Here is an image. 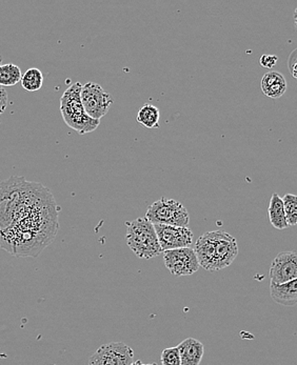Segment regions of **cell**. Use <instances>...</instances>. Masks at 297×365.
Listing matches in <instances>:
<instances>
[{"mask_svg": "<svg viewBox=\"0 0 297 365\" xmlns=\"http://www.w3.org/2000/svg\"><path fill=\"white\" fill-rule=\"evenodd\" d=\"M59 207L41 183L12 176L0 183V247L17 257H37L59 232Z\"/></svg>", "mask_w": 297, "mask_h": 365, "instance_id": "6da1fadb", "label": "cell"}, {"mask_svg": "<svg viewBox=\"0 0 297 365\" xmlns=\"http://www.w3.org/2000/svg\"><path fill=\"white\" fill-rule=\"evenodd\" d=\"M199 267L209 272H218L230 267L238 255L236 239L224 231L205 233L194 249Z\"/></svg>", "mask_w": 297, "mask_h": 365, "instance_id": "7a4b0ae2", "label": "cell"}, {"mask_svg": "<svg viewBox=\"0 0 297 365\" xmlns=\"http://www.w3.org/2000/svg\"><path fill=\"white\" fill-rule=\"evenodd\" d=\"M81 83H76L65 90L61 98V113L68 127L81 135L92 133L99 127L101 121L88 116L81 99Z\"/></svg>", "mask_w": 297, "mask_h": 365, "instance_id": "3957f363", "label": "cell"}, {"mask_svg": "<svg viewBox=\"0 0 297 365\" xmlns=\"http://www.w3.org/2000/svg\"><path fill=\"white\" fill-rule=\"evenodd\" d=\"M127 225V244L139 258L151 259L163 253L154 225L145 217L137 218Z\"/></svg>", "mask_w": 297, "mask_h": 365, "instance_id": "277c9868", "label": "cell"}, {"mask_svg": "<svg viewBox=\"0 0 297 365\" xmlns=\"http://www.w3.org/2000/svg\"><path fill=\"white\" fill-rule=\"evenodd\" d=\"M145 218L153 225H172V227H189L190 216L188 209L179 201L163 198L155 201L149 207Z\"/></svg>", "mask_w": 297, "mask_h": 365, "instance_id": "5b68a950", "label": "cell"}, {"mask_svg": "<svg viewBox=\"0 0 297 365\" xmlns=\"http://www.w3.org/2000/svg\"><path fill=\"white\" fill-rule=\"evenodd\" d=\"M81 99L88 116L96 121L105 117L113 105V98L110 94L95 83L81 85Z\"/></svg>", "mask_w": 297, "mask_h": 365, "instance_id": "8992f818", "label": "cell"}, {"mask_svg": "<svg viewBox=\"0 0 297 365\" xmlns=\"http://www.w3.org/2000/svg\"><path fill=\"white\" fill-rule=\"evenodd\" d=\"M163 253L165 267L171 274L175 276H190L198 271V260L192 247H181Z\"/></svg>", "mask_w": 297, "mask_h": 365, "instance_id": "52a82bcc", "label": "cell"}, {"mask_svg": "<svg viewBox=\"0 0 297 365\" xmlns=\"http://www.w3.org/2000/svg\"><path fill=\"white\" fill-rule=\"evenodd\" d=\"M134 352L123 342H111L101 345L92 355L89 365H131Z\"/></svg>", "mask_w": 297, "mask_h": 365, "instance_id": "ba28073f", "label": "cell"}, {"mask_svg": "<svg viewBox=\"0 0 297 365\" xmlns=\"http://www.w3.org/2000/svg\"><path fill=\"white\" fill-rule=\"evenodd\" d=\"M154 229L163 252L181 247H190L192 244L193 233L189 227L154 225Z\"/></svg>", "mask_w": 297, "mask_h": 365, "instance_id": "9c48e42d", "label": "cell"}, {"mask_svg": "<svg viewBox=\"0 0 297 365\" xmlns=\"http://www.w3.org/2000/svg\"><path fill=\"white\" fill-rule=\"evenodd\" d=\"M272 284H283L297 279V256L295 252H283L273 260L270 269Z\"/></svg>", "mask_w": 297, "mask_h": 365, "instance_id": "30bf717a", "label": "cell"}, {"mask_svg": "<svg viewBox=\"0 0 297 365\" xmlns=\"http://www.w3.org/2000/svg\"><path fill=\"white\" fill-rule=\"evenodd\" d=\"M179 357L181 365H199L205 354V346L201 341L194 338H188L179 343Z\"/></svg>", "mask_w": 297, "mask_h": 365, "instance_id": "8fae6325", "label": "cell"}, {"mask_svg": "<svg viewBox=\"0 0 297 365\" xmlns=\"http://www.w3.org/2000/svg\"><path fill=\"white\" fill-rule=\"evenodd\" d=\"M263 93L269 98H280L287 91V81L280 72L271 71L265 74L260 83Z\"/></svg>", "mask_w": 297, "mask_h": 365, "instance_id": "7c38bea8", "label": "cell"}, {"mask_svg": "<svg viewBox=\"0 0 297 365\" xmlns=\"http://www.w3.org/2000/svg\"><path fill=\"white\" fill-rule=\"evenodd\" d=\"M271 298L284 306H294L297 303V279L283 284L270 285Z\"/></svg>", "mask_w": 297, "mask_h": 365, "instance_id": "4fadbf2b", "label": "cell"}, {"mask_svg": "<svg viewBox=\"0 0 297 365\" xmlns=\"http://www.w3.org/2000/svg\"><path fill=\"white\" fill-rule=\"evenodd\" d=\"M268 213L269 219H270V223L273 227L277 229H285L289 227L286 220V215H285L283 199L276 193L271 197Z\"/></svg>", "mask_w": 297, "mask_h": 365, "instance_id": "5bb4252c", "label": "cell"}, {"mask_svg": "<svg viewBox=\"0 0 297 365\" xmlns=\"http://www.w3.org/2000/svg\"><path fill=\"white\" fill-rule=\"evenodd\" d=\"M159 118H161V113H159L158 107L150 103L141 107L136 115L137 123H141L147 129H158Z\"/></svg>", "mask_w": 297, "mask_h": 365, "instance_id": "9a60e30c", "label": "cell"}, {"mask_svg": "<svg viewBox=\"0 0 297 365\" xmlns=\"http://www.w3.org/2000/svg\"><path fill=\"white\" fill-rule=\"evenodd\" d=\"M23 73L21 67L13 63L0 65V87H13L21 83Z\"/></svg>", "mask_w": 297, "mask_h": 365, "instance_id": "2e32d148", "label": "cell"}, {"mask_svg": "<svg viewBox=\"0 0 297 365\" xmlns=\"http://www.w3.org/2000/svg\"><path fill=\"white\" fill-rule=\"evenodd\" d=\"M21 85L28 92H36L41 90L43 85V75L41 70L31 67L21 77Z\"/></svg>", "mask_w": 297, "mask_h": 365, "instance_id": "e0dca14e", "label": "cell"}, {"mask_svg": "<svg viewBox=\"0 0 297 365\" xmlns=\"http://www.w3.org/2000/svg\"><path fill=\"white\" fill-rule=\"evenodd\" d=\"M283 199L285 215L289 227H295L297 223V197L294 194H286Z\"/></svg>", "mask_w": 297, "mask_h": 365, "instance_id": "ac0fdd59", "label": "cell"}, {"mask_svg": "<svg viewBox=\"0 0 297 365\" xmlns=\"http://www.w3.org/2000/svg\"><path fill=\"white\" fill-rule=\"evenodd\" d=\"M161 359L163 365H181V357L177 346L163 350Z\"/></svg>", "mask_w": 297, "mask_h": 365, "instance_id": "d6986e66", "label": "cell"}, {"mask_svg": "<svg viewBox=\"0 0 297 365\" xmlns=\"http://www.w3.org/2000/svg\"><path fill=\"white\" fill-rule=\"evenodd\" d=\"M277 61L278 59L275 55H263L260 57V65L266 69H272L276 65Z\"/></svg>", "mask_w": 297, "mask_h": 365, "instance_id": "ffe728a7", "label": "cell"}, {"mask_svg": "<svg viewBox=\"0 0 297 365\" xmlns=\"http://www.w3.org/2000/svg\"><path fill=\"white\" fill-rule=\"evenodd\" d=\"M296 53L297 50H293L292 52H291L290 55H289V69H290L291 73H292L293 77L294 79H296V61H297V57H296Z\"/></svg>", "mask_w": 297, "mask_h": 365, "instance_id": "44dd1931", "label": "cell"}, {"mask_svg": "<svg viewBox=\"0 0 297 365\" xmlns=\"http://www.w3.org/2000/svg\"><path fill=\"white\" fill-rule=\"evenodd\" d=\"M8 107V93L5 87H0V116Z\"/></svg>", "mask_w": 297, "mask_h": 365, "instance_id": "7402d4cb", "label": "cell"}, {"mask_svg": "<svg viewBox=\"0 0 297 365\" xmlns=\"http://www.w3.org/2000/svg\"><path fill=\"white\" fill-rule=\"evenodd\" d=\"M131 365H157L156 363H143L141 362V360L135 361V362H132V364Z\"/></svg>", "mask_w": 297, "mask_h": 365, "instance_id": "603a6c76", "label": "cell"}, {"mask_svg": "<svg viewBox=\"0 0 297 365\" xmlns=\"http://www.w3.org/2000/svg\"><path fill=\"white\" fill-rule=\"evenodd\" d=\"M3 65V57L0 56V65Z\"/></svg>", "mask_w": 297, "mask_h": 365, "instance_id": "cb8c5ba5", "label": "cell"}, {"mask_svg": "<svg viewBox=\"0 0 297 365\" xmlns=\"http://www.w3.org/2000/svg\"><path fill=\"white\" fill-rule=\"evenodd\" d=\"M53 365H55V364H53Z\"/></svg>", "mask_w": 297, "mask_h": 365, "instance_id": "d4e9b609", "label": "cell"}]
</instances>
